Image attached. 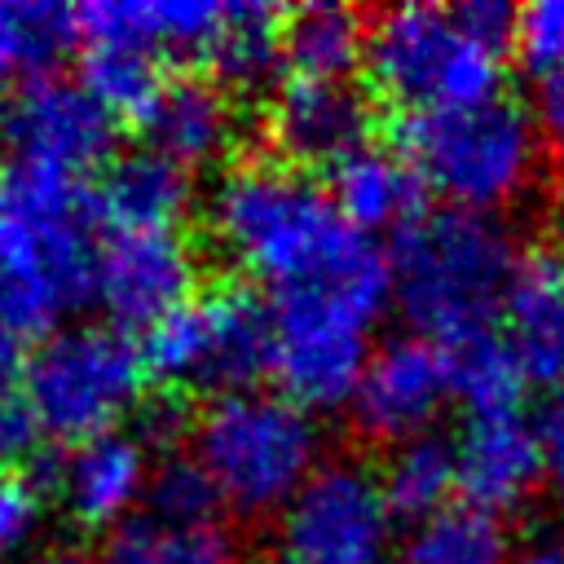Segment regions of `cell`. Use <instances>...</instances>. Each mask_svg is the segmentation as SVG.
<instances>
[{"instance_id": "1", "label": "cell", "mask_w": 564, "mask_h": 564, "mask_svg": "<svg viewBox=\"0 0 564 564\" xmlns=\"http://www.w3.org/2000/svg\"><path fill=\"white\" fill-rule=\"evenodd\" d=\"M216 251L273 295L366 273L383 264L379 247L335 207L326 181L282 159H247L216 176L207 207Z\"/></svg>"}, {"instance_id": "2", "label": "cell", "mask_w": 564, "mask_h": 564, "mask_svg": "<svg viewBox=\"0 0 564 564\" xmlns=\"http://www.w3.org/2000/svg\"><path fill=\"white\" fill-rule=\"evenodd\" d=\"M101 225L93 189L26 163H0V322L22 339L57 330L93 300Z\"/></svg>"}, {"instance_id": "3", "label": "cell", "mask_w": 564, "mask_h": 564, "mask_svg": "<svg viewBox=\"0 0 564 564\" xmlns=\"http://www.w3.org/2000/svg\"><path fill=\"white\" fill-rule=\"evenodd\" d=\"M511 22L498 0L379 9L366 22V79L410 119L498 97Z\"/></svg>"}, {"instance_id": "4", "label": "cell", "mask_w": 564, "mask_h": 564, "mask_svg": "<svg viewBox=\"0 0 564 564\" xmlns=\"http://www.w3.org/2000/svg\"><path fill=\"white\" fill-rule=\"evenodd\" d=\"M520 256L498 216L458 207L419 212L392 242L388 286L410 335L467 348L498 330V308Z\"/></svg>"}, {"instance_id": "5", "label": "cell", "mask_w": 564, "mask_h": 564, "mask_svg": "<svg viewBox=\"0 0 564 564\" xmlns=\"http://www.w3.org/2000/svg\"><path fill=\"white\" fill-rule=\"evenodd\" d=\"M189 458L220 507L247 520L282 516L326 463L313 410L295 405L278 388L212 397L194 419Z\"/></svg>"}, {"instance_id": "6", "label": "cell", "mask_w": 564, "mask_h": 564, "mask_svg": "<svg viewBox=\"0 0 564 564\" xmlns=\"http://www.w3.org/2000/svg\"><path fill=\"white\" fill-rule=\"evenodd\" d=\"M392 300L388 286V260L273 295L269 304V375L282 397H291L304 410H330L348 405L370 352H375V326L383 317V304Z\"/></svg>"}, {"instance_id": "7", "label": "cell", "mask_w": 564, "mask_h": 564, "mask_svg": "<svg viewBox=\"0 0 564 564\" xmlns=\"http://www.w3.org/2000/svg\"><path fill=\"white\" fill-rule=\"evenodd\" d=\"M542 128L511 97H485L471 106L410 119L405 159L423 189H436L445 207L498 216L529 198L542 176Z\"/></svg>"}, {"instance_id": "8", "label": "cell", "mask_w": 564, "mask_h": 564, "mask_svg": "<svg viewBox=\"0 0 564 564\" xmlns=\"http://www.w3.org/2000/svg\"><path fill=\"white\" fill-rule=\"evenodd\" d=\"M141 348L97 322H70L48 330L22 361L18 392L40 427V436L79 445L119 432L145 392Z\"/></svg>"}, {"instance_id": "9", "label": "cell", "mask_w": 564, "mask_h": 564, "mask_svg": "<svg viewBox=\"0 0 564 564\" xmlns=\"http://www.w3.org/2000/svg\"><path fill=\"white\" fill-rule=\"evenodd\" d=\"M145 370L172 388L212 397L256 388L269 370V304L242 286L198 291L141 339Z\"/></svg>"}, {"instance_id": "10", "label": "cell", "mask_w": 564, "mask_h": 564, "mask_svg": "<svg viewBox=\"0 0 564 564\" xmlns=\"http://www.w3.org/2000/svg\"><path fill=\"white\" fill-rule=\"evenodd\" d=\"M392 507L379 476L352 458H326L278 516L260 564H388Z\"/></svg>"}, {"instance_id": "11", "label": "cell", "mask_w": 564, "mask_h": 564, "mask_svg": "<svg viewBox=\"0 0 564 564\" xmlns=\"http://www.w3.org/2000/svg\"><path fill=\"white\" fill-rule=\"evenodd\" d=\"M242 546L194 458L154 467L141 511L101 533L93 564H238Z\"/></svg>"}, {"instance_id": "12", "label": "cell", "mask_w": 564, "mask_h": 564, "mask_svg": "<svg viewBox=\"0 0 564 564\" xmlns=\"http://www.w3.org/2000/svg\"><path fill=\"white\" fill-rule=\"evenodd\" d=\"M198 295V260L181 229H101L93 300L115 330H154Z\"/></svg>"}, {"instance_id": "13", "label": "cell", "mask_w": 564, "mask_h": 564, "mask_svg": "<svg viewBox=\"0 0 564 564\" xmlns=\"http://www.w3.org/2000/svg\"><path fill=\"white\" fill-rule=\"evenodd\" d=\"M458 401L454 392V357L419 335L388 339L370 352L348 410L361 436L397 449L405 441L432 436L436 419Z\"/></svg>"}, {"instance_id": "14", "label": "cell", "mask_w": 564, "mask_h": 564, "mask_svg": "<svg viewBox=\"0 0 564 564\" xmlns=\"http://www.w3.org/2000/svg\"><path fill=\"white\" fill-rule=\"evenodd\" d=\"M4 145L13 163L84 181L93 167L110 163L115 119L88 97L79 79L35 75L4 106Z\"/></svg>"}, {"instance_id": "15", "label": "cell", "mask_w": 564, "mask_h": 564, "mask_svg": "<svg viewBox=\"0 0 564 564\" xmlns=\"http://www.w3.org/2000/svg\"><path fill=\"white\" fill-rule=\"evenodd\" d=\"M454 476L467 511L511 516L542 485L538 432L520 405L467 410L463 432L454 436Z\"/></svg>"}, {"instance_id": "16", "label": "cell", "mask_w": 564, "mask_h": 564, "mask_svg": "<svg viewBox=\"0 0 564 564\" xmlns=\"http://www.w3.org/2000/svg\"><path fill=\"white\" fill-rule=\"evenodd\" d=\"M264 132L291 167H335L370 141V101L352 79H282L264 106Z\"/></svg>"}, {"instance_id": "17", "label": "cell", "mask_w": 564, "mask_h": 564, "mask_svg": "<svg viewBox=\"0 0 564 564\" xmlns=\"http://www.w3.org/2000/svg\"><path fill=\"white\" fill-rule=\"evenodd\" d=\"M498 344L520 383L564 392V256H524L498 308Z\"/></svg>"}, {"instance_id": "18", "label": "cell", "mask_w": 564, "mask_h": 564, "mask_svg": "<svg viewBox=\"0 0 564 564\" xmlns=\"http://www.w3.org/2000/svg\"><path fill=\"white\" fill-rule=\"evenodd\" d=\"M154 467L159 463L150 458V445L137 432L119 427V432L70 445V454L57 467L53 494L75 524L110 533L132 511H141L150 480H154Z\"/></svg>"}, {"instance_id": "19", "label": "cell", "mask_w": 564, "mask_h": 564, "mask_svg": "<svg viewBox=\"0 0 564 564\" xmlns=\"http://www.w3.org/2000/svg\"><path fill=\"white\" fill-rule=\"evenodd\" d=\"M137 123L145 128V150L189 176L220 163L238 137V110L229 101V88L212 75H167V84Z\"/></svg>"}, {"instance_id": "20", "label": "cell", "mask_w": 564, "mask_h": 564, "mask_svg": "<svg viewBox=\"0 0 564 564\" xmlns=\"http://www.w3.org/2000/svg\"><path fill=\"white\" fill-rule=\"evenodd\" d=\"M229 0H101L75 9V35H110L150 57H212Z\"/></svg>"}, {"instance_id": "21", "label": "cell", "mask_w": 564, "mask_h": 564, "mask_svg": "<svg viewBox=\"0 0 564 564\" xmlns=\"http://www.w3.org/2000/svg\"><path fill=\"white\" fill-rule=\"evenodd\" d=\"M326 189H330L335 207L344 212V220L370 238L379 229L401 234L419 216L423 181L401 145L366 141L361 150H352L344 163L330 167Z\"/></svg>"}, {"instance_id": "22", "label": "cell", "mask_w": 564, "mask_h": 564, "mask_svg": "<svg viewBox=\"0 0 564 564\" xmlns=\"http://www.w3.org/2000/svg\"><path fill=\"white\" fill-rule=\"evenodd\" d=\"M189 203V172L154 150L119 154L93 185V212L101 229H176Z\"/></svg>"}, {"instance_id": "23", "label": "cell", "mask_w": 564, "mask_h": 564, "mask_svg": "<svg viewBox=\"0 0 564 564\" xmlns=\"http://www.w3.org/2000/svg\"><path fill=\"white\" fill-rule=\"evenodd\" d=\"M278 57L286 79H348L366 57V18L348 4H300L282 13Z\"/></svg>"}, {"instance_id": "24", "label": "cell", "mask_w": 564, "mask_h": 564, "mask_svg": "<svg viewBox=\"0 0 564 564\" xmlns=\"http://www.w3.org/2000/svg\"><path fill=\"white\" fill-rule=\"evenodd\" d=\"M75 40L84 44L79 84L88 88V97L110 119H141L159 97V88L167 84L163 62L128 40H110V35H75Z\"/></svg>"}, {"instance_id": "25", "label": "cell", "mask_w": 564, "mask_h": 564, "mask_svg": "<svg viewBox=\"0 0 564 564\" xmlns=\"http://www.w3.org/2000/svg\"><path fill=\"white\" fill-rule=\"evenodd\" d=\"M383 498L392 507V516H405L414 524L449 511V498L458 494V476H454V441L445 436H419L405 441L388 454L383 471H379Z\"/></svg>"}, {"instance_id": "26", "label": "cell", "mask_w": 564, "mask_h": 564, "mask_svg": "<svg viewBox=\"0 0 564 564\" xmlns=\"http://www.w3.org/2000/svg\"><path fill=\"white\" fill-rule=\"evenodd\" d=\"M75 40V13L57 4H18L0 0V93L48 75L57 53Z\"/></svg>"}, {"instance_id": "27", "label": "cell", "mask_w": 564, "mask_h": 564, "mask_svg": "<svg viewBox=\"0 0 564 564\" xmlns=\"http://www.w3.org/2000/svg\"><path fill=\"white\" fill-rule=\"evenodd\" d=\"M278 35H282V13L273 4L229 0L225 31L207 57L216 66V84L247 88V84H260L264 75H273V66H282Z\"/></svg>"}, {"instance_id": "28", "label": "cell", "mask_w": 564, "mask_h": 564, "mask_svg": "<svg viewBox=\"0 0 564 564\" xmlns=\"http://www.w3.org/2000/svg\"><path fill=\"white\" fill-rule=\"evenodd\" d=\"M397 564H507V546L489 516L449 507L410 529Z\"/></svg>"}, {"instance_id": "29", "label": "cell", "mask_w": 564, "mask_h": 564, "mask_svg": "<svg viewBox=\"0 0 564 564\" xmlns=\"http://www.w3.org/2000/svg\"><path fill=\"white\" fill-rule=\"evenodd\" d=\"M44 524V494L40 485L18 471V467H0V564L22 560Z\"/></svg>"}, {"instance_id": "30", "label": "cell", "mask_w": 564, "mask_h": 564, "mask_svg": "<svg viewBox=\"0 0 564 564\" xmlns=\"http://www.w3.org/2000/svg\"><path fill=\"white\" fill-rule=\"evenodd\" d=\"M511 44L538 79L564 70V0H533L511 22Z\"/></svg>"}, {"instance_id": "31", "label": "cell", "mask_w": 564, "mask_h": 564, "mask_svg": "<svg viewBox=\"0 0 564 564\" xmlns=\"http://www.w3.org/2000/svg\"><path fill=\"white\" fill-rule=\"evenodd\" d=\"M35 441H40V427H35L18 383L0 388V467H18L35 449Z\"/></svg>"}, {"instance_id": "32", "label": "cell", "mask_w": 564, "mask_h": 564, "mask_svg": "<svg viewBox=\"0 0 564 564\" xmlns=\"http://www.w3.org/2000/svg\"><path fill=\"white\" fill-rule=\"evenodd\" d=\"M538 454H542V485L564 498V392H551L542 414L533 419Z\"/></svg>"}, {"instance_id": "33", "label": "cell", "mask_w": 564, "mask_h": 564, "mask_svg": "<svg viewBox=\"0 0 564 564\" xmlns=\"http://www.w3.org/2000/svg\"><path fill=\"white\" fill-rule=\"evenodd\" d=\"M533 119L542 128V141L564 154V70L538 79V110H533Z\"/></svg>"}, {"instance_id": "34", "label": "cell", "mask_w": 564, "mask_h": 564, "mask_svg": "<svg viewBox=\"0 0 564 564\" xmlns=\"http://www.w3.org/2000/svg\"><path fill=\"white\" fill-rule=\"evenodd\" d=\"M22 344H26V339H22L13 326H4V322H0V388H9V383H13V375H22V361H26Z\"/></svg>"}, {"instance_id": "35", "label": "cell", "mask_w": 564, "mask_h": 564, "mask_svg": "<svg viewBox=\"0 0 564 564\" xmlns=\"http://www.w3.org/2000/svg\"><path fill=\"white\" fill-rule=\"evenodd\" d=\"M507 564H564V538H538L507 555Z\"/></svg>"}, {"instance_id": "36", "label": "cell", "mask_w": 564, "mask_h": 564, "mask_svg": "<svg viewBox=\"0 0 564 564\" xmlns=\"http://www.w3.org/2000/svg\"><path fill=\"white\" fill-rule=\"evenodd\" d=\"M546 220H551V234H555V242L564 247V176L555 181V189H551V203H546Z\"/></svg>"}, {"instance_id": "37", "label": "cell", "mask_w": 564, "mask_h": 564, "mask_svg": "<svg viewBox=\"0 0 564 564\" xmlns=\"http://www.w3.org/2000/svg\"><path fill=\"white\" fill-rule=\"evenodd\" d=\"M26 564H93V560H84L79 551H66V546H53V551H35Z\"/></svg>"}]
</instances>
